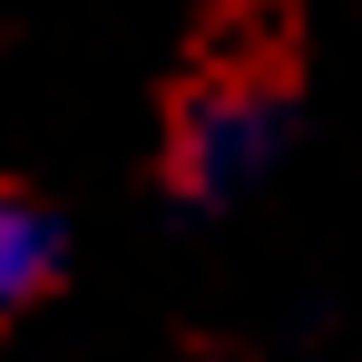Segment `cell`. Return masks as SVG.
Returning a JSON list of instances; mask_svg holds the SVG:
<instances>
[{
    "mask_svg": "<svg viewBox=\"0 0 362 362\" xmlns=\"http://www.w3.org/2000/svg\"><path fill=\"white\" fill-rule=\"evenodd\" d=\"M274 88H196L186 98V118H177V167H186V186H235V177H255L264 167V147H274Z\"/></svg>",
    "mask_w": 362,
    "mask_h": 362,
    "instance_id": "6da1fadb",
    "label": "cell"
},
{
    "mask_svg": "<svg viewBox=\"0 0 362 362\" xmlns=\"http://www.w3.org/2000/svg\"><path fill=\"white\" fill-rule=\"evenodd\" d=\"M40 284H49V226H40V206L0 196V313L30 303Z\"/></svg>",
    "mask_w": 362,
    "mask_h": 362,
    "instance_id": "7a4b0ae2",
    "label": "cell"
}]
</instances>
